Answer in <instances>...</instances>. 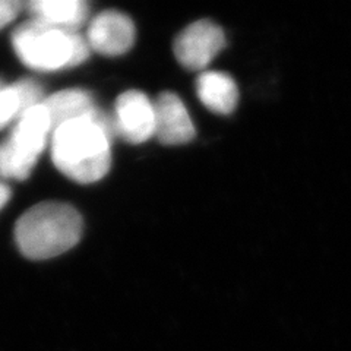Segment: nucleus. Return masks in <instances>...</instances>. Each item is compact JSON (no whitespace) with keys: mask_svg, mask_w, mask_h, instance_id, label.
<instances>
[{"mask_svg":"<svg viewBox=\"0 0 351 351\" xmlns=\"http://www.w3.org/2000/svg\"><path fill=\"white\" fill-rule=\"evenodd\" d=\"M113 126L119 135L130 144H142L156 132L154 103L141 91H126L117 98Z\"/></svg>","mask_w":351,"mask_h":351,"instance_id":"423d86ee","label":"nucleus"},{"mask_svg":"<svg viewBox=\"0 0 351 351\" xmlns=\"http://www.w3.org/2000/svg\"><path fill=\"white\" fill-rule=\"evenodd\" d=\"M114 135L113 117L103 112L60 125L53 130L50 139L54 166L73 182H98L112 166Z\"/></svg>","mask_w":351,"mask_h":351,"instance_id":"f257e3e1","label":"nucleus"},{"mask_svg":"<svg viewBox=\"0 0 351 351\" xmlns=\"http://www.w3.org/2000/svg\"><path fill=\"white\" fill-rule=\"evenodd\" d=\"M51 122L46 107L28 108L0 142V179L24 180L34 170L41 154L50 145Z\"/></svg>","mask_w":351,"mask_h":351,"instance_id":"20e7f679","label":"nucleus"},{"mask_svg":"<svg viewBox=\"0 0 351 351\" xmlns=\"http://www.w3.org/2000/svg\"><path fill=\"white\" fill-rule=\"evenodd\" d=\"M196 93L202 104L217 114L233 113L239 101L234 80L223 72H202L196 82Z\"/></svg>","mask_w":351,"mask_h":351,"instance_id":"9b49d317","label":"nucleus"},{"mask_svg":"<svg viewBox=\"0 0 351 351\" xmlns=\"http://www.w3.org/2000/svg\"><path fill=\"white\" fill-rule=\"evenodd\" d=\"M46 97L41 86L32 80H21L6 85L0 78V130L14 125L28 108L41 104Z\"/></svg>","mask_w":351,"mask_h":351,"instance_id":"f8f14e48","label":"nucleus"},{"mask_svg":"<svg viewBox=\"0 0 351 351\" xmlns=\"http://www.w3.org/2000/svg\"><path fill=\"white\" fill-rule=\"evenodd\" d=\"M135 34V25L128 15L104 10L91 21L85 38L91 50L104 56H120L134 46Z\"/></svg>","mask_w":351,"mask_h":351,"instance_id":"0eeeda50","label":"nucleus"},{"mask_svg":"<svg viewBox=\"0 0 351 351\" xmlns=\"http://www.w3.org/2000/svg\"><path fill=\"white\" fill-rule=\"evenodd\" d=\"M25 5L19 0H0V29L10 24Z\"/></svg>","mask_w":351,"mask_h":351,"instance_id":"ddd939ff","label":"nucleus"},{"mask_svg":"<svg viewBox=\"0 0 351 351\" xmlns=\"http://www.w3.org/2000/svg\"><path fill=\"white\" fill-rule=\"evenodd\" d=\"M18 59L27 68L54 72L75 68L90 56L91 47L80 31L51 27L29 19L19 25L12 36Z\"/></svg>","mask_w":351,"mask_h":351,"instance_id":"7ed1b4c3","label":"nucleus"},{"mask_svg":"<svg viewBox=\"0 0 351 351\" xmlns=\"http://www.w3.org/2000/svg\"><path fill=\"white\" fill-rule=\"evenodd\" d=\"M82 217L63 202H41L22 214L15 226V241L29 259H50L72 249L82 236Z\"/></svg>","mask_w":351,"mask_h":351,"instance_id":"f03ea898","label":"nucleus"},{"mask_svg":"<svg viewBox=\"0 0 351 351\" xmlns=\"http://www.w3.org/2000/svg\"><path fill=\"white\" fill-rule=\"evenodd\" d=\"M9 199H10L9 186L0 179V210H2V208L9 202Z\"/></svg>","mask_w":351,"mask_h":351,"instance_id":"4468645a","label":"nucleus"},{"mask_svg":"<svg viewBox=\"0 0 351 351\" xmlns=\"http://www.w3.org/2000/svg\"><path fill=\"white\" fill-rule=\"evenodd\" d=\"M43 106L47 110L53 130L63 123L72 122V120L93 117L101 112L95 106L93 95L84 90H64L54 93L53 95L46 97Z\"/></svg>","mask_w":351,"mask_h":351,"instance_id":"9d476101","label":"nucleus"},{"mask_svg":"<svg viewBox=\"0 0 351 351\" xmlns=\"http://www.w3.org/2000/svg\"><path fill=\"white\" fill-rule=\"evenodd\" d=\"M156 136L164 145L188 144L195 138V126L183 101L173 93H162L154 103Z\"/></svg>","mask_w":351,"mask_h":351,"instance_id":"6e6552de","label":"nucleus"},{"mask_svg":"<svg viewBox=\"0 0 351 351\" xmlns=\"http://www.w3.org/2000/svg\"><path fill=\"white\" fill-rule=\"evenodd\" d=\"M25 8L31 19L71 31H80L90 15L84 0H31Z\"/></svg>","mask_w":351,"mask_h":351,"instance_id":"1a4fd4ad","label":"nucleus"},{"mask_svg":"<svg viewBox=\"0 0 351 351\" xmlns=\"http://www.w3.org/2000/svg\"><path fill=\"white\" fill-rule=\"evenodd\" d=\"M226 46L224 32L211 21L186 27L174 41L176 59L186 69L202 71Z\"/></svg>","mask_w":351,"mask_h":351,"instance_id":"39448f33","label":"nucleus"}]
</instances>
